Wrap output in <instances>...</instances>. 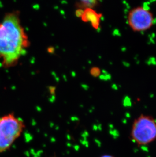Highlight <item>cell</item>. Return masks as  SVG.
Wrapping results in <instances>:
<instances>
[{
	"instance_id": "5b68a950",
	"label": "cell",
	"mask_w": 156,
	"mask_h": 157,
	"mask_svg": "<svg viewBox=\"0 0 156 157\" xmlns=\"http://www.w3.org/2000/svg\"><path fill=\"white\" fill-rule=\"evenodd\" d=\"M101 16L92 9H85L81 15L83 21L90 22L95 28L98 27Z\"/></svg>"
},
{
	"instance_id": "6da1fadb",
	"label": "cell",
	"mask_w": 156,
	"mask_h": 157,
	"mask_svg": "<svg viewBox=\"0 0 156 157\" xmlns=\"http://www.w3.org/2000/svg\"><path fill=\"white\" fill-rule=\"evenodd\" d=\"M29 41L21 24L17 12L6 14L0 22V59L4 67L15 65L25 49Z\"/></svg>"
},
{
	"instance_id": "277c9868",
	"label": "cell",
	"mask_w": 156,
	"mask_h": 157,
	"mask_svg": "<svg viewBox=\"0 0 156 157\" xmlns=\"http://www.w3.org/2000/svg\"><path fill=\"white\" fill-rule=\"evenodd\" d=\"M128 25L135 32L149 30L154 24V17L146 8L139 6L131 9L127 17Z\"/></svg>"
},
{
	"instance_id": "8992f818",
	"label": "cell",
	"mask_w": 156,
	"mask_h": 157,
	"mask_svg": "<svg viewBox=\"0 0 156 157\" xmlns=\"http://www.w3.org/2000/svg\"><path fill=\"white\" fill-rule=\"evenodd\" d=\"M98 2L96 1H81L78 2L77 5L81 9H92L97 5Z\"/></svg>"
},
{
	"instance_id": "52a82bcc",
	"label": "cell",
	"mask_w": 156,
	"mask_h": 157,
	"mask_svg": "<svg viewBox=\"0 0 156 157\" xmlns=\"http://www.w3.org/2000/svg\"><path fill=\"white\" fill-rule=\"evenodd\" d=\"M100 157H115L114 156H113L112 155L109 154H105L103 155L102 156H101Z\"/></svg>"
},
{
	"instance_id": "3957f363",
	"label": "cell",
	"mask_w": 156,
	"mask_h": 157,
	"mask_svg": "<svg viewBox=\"0 0 156 157\" xmlns=\"http://www.w3.org/2000/svg\"><path fill=\"white\" fill-rule=\"evenodd\" d=\"M130 138L138 146H145L156 140V121L152 116L141 114L133 122Z\"/></svg>"
},
{
	"instance_id": "7a4b0ae2",
	"label": "cell",
	"mask_w": 156,
	"mask_h": 157,
	"mask_svg": "<svg viewBox=\"0 0 156 157\" xmlns=\"http://www.w3.org/2000/svg\"><path fill=\"white\" fill-rule=\"evenodd\" d=\"M24 128V121L13 113L0 117V154L10 148Z\"/></svg>"
}]
</instances>
